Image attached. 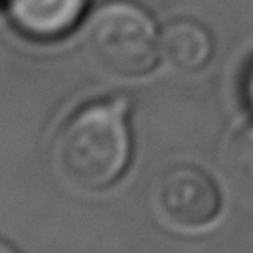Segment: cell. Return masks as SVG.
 Segmentation results:
<instances>
[{
	"mask_svg": "<svg viewBox=\"0 0 253 253\" xmlns=\"http://www.w3.org/2000/svg\"><path fill=\"white\" fill-rule=\"evenodd\" d=\"M128 101L113 97L73 113L53 142L59 176L79 190L115 184L130 160Z\"/></svg>",
	"mask_w": 253,
	"mask_h": 253,
	"instance_id": "6da1fadb",
	"label": "cell"
},
{
	"mask_svg": "<svg viewBox=\"0 0 253 253\" xmlns=\"http://www.w3.org/2000/svg\"><path fill=\"white\" fill-rule=\"evenodd\" d=\"M85 43L101 67L121 77L148 73L162 55L152 16L126 0L107 2L91 14Z\"/></svg>",
	"mask_w": 253,
	"mask_h": 253,
	"instance_id": "7a4b0ae2",
	"label": "cell"
},
{
	"mask_svg": "<svg viewBox=\"0 0 253 253\" xmlns=\"http://www.w3.org/2000/svg\"><path fill=\"white\" fill-rule=\"evenodd\" d=\"M215 184L198 168L176 166L158 184V208L178 227L196 229L215 219L219 211Z\"/></svg>",
	"mask_w": 253,
	"mask_h": 253,
	"instance_id": "3957f363",
	"label": "cell"
},
{
	"mask_svg": "<svg viewBox=\"0 0 253 253\" xmlns=\"http://www.w3.org/2000/svg\"><path fill=\"white\" fill-rule=\"evenodd\" d=\"M89 0H4V10L16 32L30 40H57L71 32Z\"/></svg>",
	"mask_w": 253,
	"mask_h": 253,
	"instance_id": "277c9868",
	"label": "cell"
},
{
	"mask_svg": "<svg viewBox=\"0 0 253 253\" xmlns=\"http://www.w3.org/2000/svg\"><path fill=\"white\" fill-rule=\"evenodd\" d=\"M211 49L213 43L210 32L190 20L172 22L160 34L162 57L184 71L204 67L211 57Z\"/></svg>",
	"mask_w": 253,
	"mask_h": 253,
	"instance_id": "5b68a950",
	"label": "cell"
},
{
	"mask_svg": "<svg viewBox=\"0 0 253 253\" xmlns=\"http://www.w3.org/2000/svg\"><path fill=\"white\" fill-rule=\"evenodd\" d=\"M223 164L233 190L243 200L253 202V123L229 140Z\"/></svg>",
	"mask_w": 253,
	"mask_h": 253,
	"instance_id": "8992f818",
	"label": "cell"
},
{
	"mask_svg": "<svg viewBox=\"0 0 253 253\" xmlns=\"http://www.w3.org/2000/svg\"><path fill=\"white\" fill-rule=\"evenodd\" d=\"M245 99H247L249 107L253 109V63H251V67L245 75Z\"/></svg>",
	"mask_w": 253,
	"mask_h": 253,
	"instance_id": "52a82bcc",
	"label": "cell"
},
{
	"mask_svg": "<svg viewBox=\"0 0 253 253\" xmlns=\"http://www.w3.org/2000/svg\"><path fill=\"white\" fill-rule=\"evenodd\" d=\"M0 253H20L16 247H12L10 243H6L4 239H0Z\"/></svg>",
	"mask_w": 253,
	"mask_h": 253,
	"instance_id": "ba28073f",
	"label": "cell"
}]
</instances>
